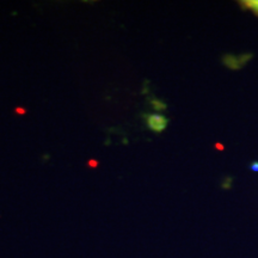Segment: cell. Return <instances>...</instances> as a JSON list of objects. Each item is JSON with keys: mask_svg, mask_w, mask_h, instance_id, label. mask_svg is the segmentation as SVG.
<instances>
[{"mask_svg": "<svg viewBox=\"0 0 258 258\" xmlns=\"http://www.w3.org/2000/svg\"><path fill=\"white\" fill-rule=\"evenodd\" d=\"M152 106H153L154 109H156V110H163V109L165 108V105H164V104H161L160 102H157V101L152 102Z\"/></svg>", "mask_w": 258, "mask_h": 258, "instance_id": "obj_2", "label": "cell"}, {"mask_svg": "<svg viewBox=\"0 0 258 258\" xmlns=\"http://www.w3.org/2000/svg\"><path fill=\"white\" fill-rule=\"evenodd\" d=\"M97 165H98V161H96V160H93V159L89 160V166L90 167H97Z\"/></svg>", "mask_w": 258, "mask_h": 258, "instance_id": "obj_4", "label": "cell"}, {"mask_svg": "<svg viewBox=\"0 0 258 258\" xmlns=\"http://www.w3.org/2000/svg\"><path fill=\"white\" fill-rule=\"evenodd\" d=\"M247 4H249V6H251V8L256 10V11H258V2H249Z\"/></svg>", "mask_w": 258, "mask_h": 258, "instance_id": "obj_3", "label": "cell"}, {"mask_svg": "<svg viewBox=\"0 0 258 258\" xmlns=\"http://www.w3.org/2000/svg\"><path fill=\"white\" fill-rule=\"evenodd\" d=\"M16 112H18V114H25V109L19 108V109H17V110H16Z\"/></svg>", "mask_w": 258, "mask_h": 258, "instance_id": "obj_5", "label": "cell"}, {"mask_svg": "<svg viewBox=\"0 0 258 258\" xmlns=\"http://www.w3.org/2000/svg\"><path fill=\"white\" fill-rule=\"evenodd\" d=\"M145 117H146L148 128H150L151 131L156 132V133L163 132L167 125V120L161 115L151 114V115H145Z\"/></svg>", "mask_w": 258, "mask_h": 258, "instance_id": "obj_1", "label": "cell"}]
</instances>
